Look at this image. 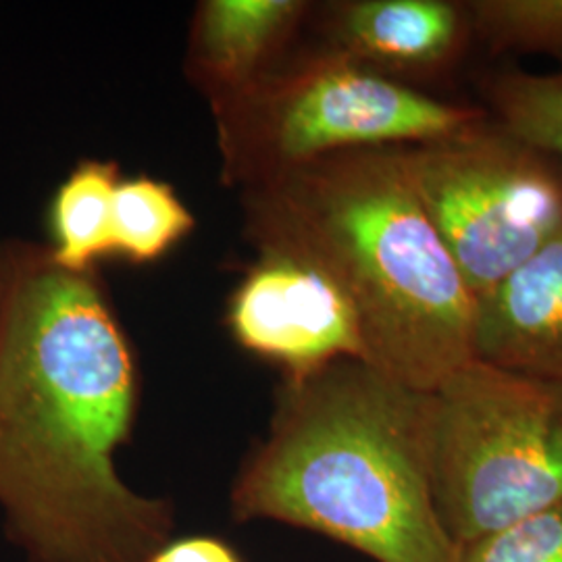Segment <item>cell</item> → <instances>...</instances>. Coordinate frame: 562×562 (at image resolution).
Returning a JSON list of instances; mask_svg holds the SVG:
<instances>
[{
	"mask_svg": "<svg viewBox=\"0 0 562 562\" xmlns=\"http://www.w3.org/2000/svg\"><path fill=\"white\" fill-rule=\"evenodd\" d=\"M308 4L301 0H204L196 11L190 78L217 101L278 65Z\"/></svg>",
	"mask_w": 562,
	"mask_h": 562,
	"instance_id": "10",
	"label": "cell"
},
{
	"mask_svg": "<svg viewBox=\"0 0 562 562\" xmlns=\"http://www.w3.org/2000/svg\"><path fill=\"white\" fill-rule=\"evenodd\" d=\"M196 225L178 192L150 176L121 178L113 201V257L134 265L162 259Z\"/></svg>",
	"mask_w": 562,
	"mask_h": 562,
	"instance_id": "12",
	"label": "cell"
},
{
	"mask_svg": "<svg viewBox=\"0 0 562 562\" xmlns=\"http://www.w3.org/2000/svg\"><path fill=\"white\" fill-rule=\"evenodd\" d=\"M259 252L308 262L348 299L364 361L434 392L473 357L475 299L427 220L401 146L329 155L241 190Z\"/></svg>",
	"mask_w": 562,
	"mask_h": 562,
	"instance_id": "2",
	"label": "cell"
},
{
	"mask_svg": "<svg viewBox=\"0 0 562 562\" xmlns=\"http://www.w3.org/2000/svg\"><path fill=\"white\" fill-rule=\"evenodd\" d=\"M146 562H244L234 546L215 536L169 540Z\"/></svg>",
	"mask_w": 562,
	"mask_h": 562,
	"instance_id": "16",
	"label": "cell"
},
{
	"mask_svg": "<svg viewBox=\"0 0 562 562\" xmlns=\"http://www.w3.org/2000/svg\"><path fill=\"white\" fill-rule=\"evenodd\" d=\"M138 371L92 273L0 244V515L27 562H146L176 510L121 480Z\"/></svg>",
	"mask_w": 562,
	"mask_h": 562,
	"instance_id": "1",
	"label": "cell"
},
{
	"mask_svg": "<svg viewBox=\"0 0 562 562\" xmlns=\"http://www.w3.org/2000/svg\"><path fill=\"white\" fill-rule=\"evenodd\" d=\"M238 522L278 521L373 562H454L429 473V392L359 359L283 378L232 487Z\"/></svg>",
	"mask_w": 562,
	"mask_h": 562,
	"instance_id": "3",
	"label": "cell"
},
{
	"mask_svg": "<svg viewBox=\"0 0 562 562\" xmlns=\"http://www.w3.org/2000/svg\"><path fill=\"white\" fill-rule=\"evenodd\" d=\"M401 157L475 301L562 232L561 162L485 115Z\"/></svg>",
	"mask_w": 562,
	"mask_h": 562,
	"instance_id": "6",
	"label": "cell"
},
{
	"mask_svg": "<svg viewBox=\"0 0 562 562\" xmlns=\"http://www.w3.org/2000/svg\"><path fill=\"white\" fill-rule=\"evenodd\" d=\"M211 106L223 180L241 190L329 155L438 140L483 117L331 48L278 63Z\"/></svg>",
	"mask_w": 562,
	"mask_h": 562,
	"instance_id": "4",
	"label": "cell"
},
{
	"mask_svg": "<svg viewBox=\"0 0 562 562\" xmlns=\"http://www.w3.org/2000/svg\"><path fill=\"white\" fill-rule=\"evenodd\" d=\"M429 473L457 548L561 503V383L462 364L429 392Z\"/></svg>",
	"mask_w": 562,
	"mask_h": 562,
	"instance_id": "5",
	"label": "cell"
},
{
	"mask_svg": "<svg viewBox=\"0 0 562 562\" xmlns=\"http://www.w3.org/2000/svg\"><path fill=\"white\" fill-rule=\"evenodd\" d=\"M117 162L86 159L63 180L48 213L50 261L69 273H92L113 257V201L120 183Z\"/></svg>",
	"mask_w": 562,
	"mask_h": 562,
	"instance_id": "11",
	"label": "cell"
},
{
	"mask_svg": "<svg viewBox=\"0 0 562 562\" xmlns=\"http://www.w3.org/2000/svg\"><path fill=\"white\" fill-rule=\"evenodd\" d=\"M327 25L329 48L348 59L383 76L425 74L459 55L469 15L446 0H352L334 4Z\"/></svg>",
	"mask_w": 562,
	"mask_h": 562,
	"instance_id": "9",
	"label": "cell"
},
{
	"mask_svg": "<svg viewBox=\"0 0 562 562\" xmlns=\"http://www.w3.org/2000/svg\"><path fill=\"white\" fill-rule=\"evenodd\" d=\"M469 25L494 50H533L562 59V0H473Z\"/></svg>",
	"mask_w": 562,
	"mask_h": 562,
	"instance_id": "14",
	"label": "cell"
},
{
	"mask_svg": "<svg viewBox=\"0 0 562 562\" xmlns=\"http://www.w3.org/2000/svg\"><path fill=\"white\" fill-rule=\"evenodd\" d=\"M454 562H562V501L462 546Z\"/></svg>",
	"mask_w": 562,
	"mask_h": 562,
	"instance_id": "15",
	"label": "cell"
},
{
	"mask_svg": "<svg viewBox=\"0 0 562 562\" xmlns=\"http://www.w3.org/2000/svg\"><path fill=\"white\" fill-rule=\"evenodd\" d=\"M473 357L562 385V232L475 301Z\"/></svg>",
	"mask_w": 562,
	"mask_h": 562,
	"instance_id": "8",
	"label": "cell"
},
{
	"mask_svg": "<svg viewBox=\"0 0 562 562\" xmlns=\"http://www.w3.org/2000/svg\"><path fill=\"white\" fill-rule=\"evenodd\" d=\"M227 327L283 378L340 359L364 361L359 322L340 288L317 267L281 252H259L229 299Z\"/></svg>",
	"mask_w": 562,
	"mask_h": 562,
	"instance_id": "7",
	"label": "cell"
},
{
	"mask_svg": "<svg viewBox=\"0 0 562 562\" xmlns=\"http://www.w3.org/2000/svg\"><path fill=\"white\" fill-rule=\"evenodd\" d=\"M485 99L496 123L562 165V71L536 76L508 71L487 81Z\"/></svg>",
	"mask_w": 562,
	"mask_h": 562,
	"instance_id": "13",
	"label": "cell"
}]
</instances>
